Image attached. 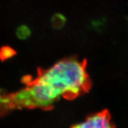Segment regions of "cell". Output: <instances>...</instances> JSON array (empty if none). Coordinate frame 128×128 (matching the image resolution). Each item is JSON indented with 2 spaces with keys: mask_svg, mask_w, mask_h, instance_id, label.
<instances>
[{
  "mask_svg": "<svg viewBox=\"0 0 128 128\" xmlns=\"http://www.w3.org/2000/svg\"><path fill=\"white\" fill-rule=\"evenodd\" d=\"M87 65L86 59L71 56L48 69L39 68L37 74L52 85L60 98L72 100L87 93L92 88Z\"/></svg>",
  "mask_w": 128,
  "mask_h": 128,
  "instance_id": "obj_1",
  "label": "cell"
},
{
  "mask_svg": "<svg viewBox=\"0 0 128 128\" xmlns=\"http://www.w3.org/2000/svg\"><path fill=\"white\" fill-rule=\"evenodd\" d=\"M71 128H115L109 111L104 109L90 114L84 121L76 124Z\"/></svg>",
  "mask_w": 128,
  "mask_h": 128,
  "instance_id": "obj_2",
  "label": "cell"
},
{
  "mask_svg": "<svg viewBox=\"0 0 128 128\" xmlns=\"http://www.w3.org/2000/svg\"><path fill=\"white\" fill-rule=\"evenodd\" d=\"M17 54L13 48L8 46H4L0 48V60L4 62L14 56Z\"/></svg>",
  "mask_w": 128,
  "mask_h": 128,
  "instance_id": "obj_3",
  "label": "cell"
},
{
  "mask_svg": "<svg viewBox=\"0 0 128 128\" xmlns=\"http://www.w3.org/2000/svg\"><path fill=\"white\" fill-rule=\"evenodd\" d=\"M66 22V18L62 14H55L51 19V24L52 27L56 29H60L64 26Z\"/></svg>",
  "mask_w": 128,
  "mask_h": 128,
  "instance_id": "obj_4",
  "label": "cell"
},
{
  "mask_svg": "<svg viewBox=\"0 0 128 128\" xmlns=\"http://www.w3.org/2000/svg\"><path fill=\"white\" fill-rule=\"evenodd\" d=\"M16 34L19 39H28L31 34L30 28L26 26H21L17 28Z\"/></svg>",
  "mask_w": 128,
  "mask_h": 128,
  "instance_id": "obj_5",
  "label": "cell"
}]
</instances>
